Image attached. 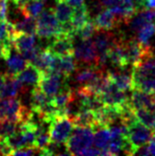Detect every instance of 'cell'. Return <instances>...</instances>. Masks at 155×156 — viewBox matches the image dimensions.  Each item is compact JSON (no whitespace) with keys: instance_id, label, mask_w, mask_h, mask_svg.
I'll return each mask as SVG.
<instances>
[{"instance_id":"9","label":"cell","mask_w":155,"mask_h":156,"mask_svg":"<svg viewBox=\"0 0 155 156\" xmlns=\"http://www.w3.org/2000/svg\"><path fill=\"white\" fill-rule=\"evenodd\" d=\"M98 97L104 106L123 108V107L128 105V96L112 82L103 92L98 95Z\"/></svg>"},{"instance_id":"41","label":"cell","mask_w":155,"mask_h":156,"mask_svg":"<svg viewBox=\"0 0 155 156\" xmlns=\"http://www.w3.org/2000/svg\"><path fill=\"white\" fill-rule=\"evenodd\" d=\"M154 133H155V129H154Z\"/></svg>"},{"instance_id":"35","label":"cell","mask_w":155,"mask_h":156,"mask_svg":"<svg viewBox=\"0 0 155 156\" xmlns=\"http://www.w3.org/2000/svg\"><path fill=\"white\" fill-rule=\"evenodd\" d=\"M147 148H148L149 155H155V134L147 143Z\"/></svg>"},{"instance_id":"10","label":"cell","mask_w":155,"mask_h":156,"mask_svg":"<svg viewBox=\"0 0 155 156\" xmlns=\"http://www.w3.org/2000/svg\"><path fill=\"white\" fill-rule=\"evenodd\" d=\"M73 55L76 60L82 61L83 63L88 65H98V55L91 39L81 40L77 46H74Z\"/></svg>"},{"instance_id":"30","label":"cell","mask_w":155,"mask_h":156,"mask_svg":"<svg viewBox=\"0 0 155 156\" xmlns=\"http://www.w3.org/2000/svg\"><path fill=\"white\" fill-rule=\"evenodd\" d=\"M136 120L140 124L144 125L148 128L155 129V115L150 110L146 109H139L134 111Z\"/></svg>"},{"instance_id":"25","label":"cell","mask_w":155,"mask_h":156,"mask_svg":"<svg viewBox=\"0 0 155 156\" xmlns=\"http://www.w3.org/2000/svg\"><path fill=\"white\" fill-rule=\"evenodd\" d=\"M110 79L113 84H115L122 91H129L132 89V74H128L125 72H112L108 71Z\"/></svg>"},{"instance_id":"16","label":"cell","mask_w":155,"mask_h":156,"mask_svg":"<svg viewBox=\"0 0 155 156\" xmlns=\"http://www.w3.org/2000/svg\"><path fill=\"white\" fill-rule=\"evenodd\" d=\"M73 126H84V128H92L93 130L97 129V121L95 113L91 110L80 109L70 118Z\"/></svg>"},{"instance_id":"13","label":"cell","mask_w":155,"mask_h":156,"mask_svg":"<svg viewBox=\"0 0 155 156\" xmlns=\"http://www.w3.org/2000/svg\"><path fill=\"white\" fill-rule=\"evenodd\" d=\"M132 93L128 98V104L133 111L139 109H146L155 100V94L142 91L138 89H132Z\"/></svg>"},{"instance_id":"21","label":"cell","mask_w":155,"mask_h":156,"mask_svg":"<svg viewBox=\"0 0 155 156\" xmlns=\"http://www.w3.org/2000/svg\"><path fill=\"white\" fill-rule=\"evenodd\" d=\"M52 12L60 24L70 22L73 8L69 5L66 0H55V5L52 9Z\"/></svg>"},{"instance_id":"22","label":"cell","mask_w":155,"mask_h":156,"mask_svg":"<svg viewBox=\"0 0 155 156\" xmlns=\"http://www.w3.org/2000/svg\"><path fill=\"white\" fill-rule=\"evenodd\" d=\"M89 20H90L89 9H88V7L85 5V3L82 4V5H79L73 8V13H72L70 22L75 31V34H76V31L82 26H84Z\"/></svg>"},{"instance_id":"26","label":"cell","mask_w":155,"mask_h":156,"mask_svg":"<svg viewBox=\"0 0 155 156\" xmlns=\"http://www.w3.org/2000/svg\"><path fill=\"white\" fill-rule=\"evenodd\" d=\"M103 71L99 68V65H89L77 73L75 76V81L80 85H85L95 79Z\"/></svg>"},{"instance_id":"36","label":"cell","mask_w":155,"mask_h":156,"mask_svg":"<svg viewBox=\"0 0 155 156\" xmlns=\"http://www.w3.org/2000/svg\"><path fill=\"white\" fill-rule=\"evenodd\" d=\"M66 1L68 2V4L70 5L72 8L74 7H77L79 5H82V4H84L85 0H66Z\"/></svg>"},{"instance_id":"39","label":"cell","mask_w":155,"mask_h":156,"mask_svg":"<svg viewBox=\"0 0 155 156\" xmlns=\"http://www.w3.org/2000/svg\"><path fill=\"white\" fill-rule=\"evenodd\" d=\"M148 110H150V111H151V112L155 115V100L152 102V103H151V105H150L149 107H148V108H147Z\"/></svg>"},{"instance_id":"32","label":"cell","mask_w":155,"mask_h":156,"mask_svg":"<svg viewBox=\"0 0 155 156\" xmlns=\"http://www.w3.org/2000/svg\"><path fill=\"white\" fill-rule=\"evenodd\" d=\"M50 143H51V138H50V135L48 133V130L41 129L38 131V133L36 135L33 146L38 150V153H40V151H42L43 149L46 148Z\"/></svg>"},{"instance_id":"19","label":"cell","mask_w":155,"mask_h":156,"mask_svg":"<svg viewBox=\"0 0 155 156\" xmlns=\"http://www.w3.org/2000/svg\"><path fill=\"white\" fill-rule=\"evenodd\" d=\"M23 88V84L14 75L6 72L5 83L0 90V98H14L19 94L20 90Z\"/></svg>"},{"instance_id":"5","label":"cell","mask_w":155,"mask_h":156,"mask_svg":"<svg viewBox=\"0 0 155 156\" xmlns=\"http://www.w3.org/2000/svg\"><path fill=\"white\" fill-rule=\"evenodd\" d=\"M30 114L22 102L16 98H5L0 101V119H7L21 124L25 122Z\"/></svg>"},{"instance_id":"12","label":"cell","mask_w":155,"mask_h":156,"mask_svg":"<svg viewBox=\"0 0 155 156\" xmlns=\"http://www.w3.org/2000/svg\"><path fill=\"white\" fill-rule=\"evenodd\" d=\"M44 71L41 70L32 62H27L26 66L21 71L14 74V76L21 82L22 84H26L29 86H38L40 80L44 75Z\"/></svg>"},{"instance_id":"20","label":"cell","mask_w":155,"mask_h":156,"mask_svg":"<svg viewBox=\"0 0 155 156\" xmlns=\"http://www.w3.org/2000/svg\"><path fill=\"white\" fill-rule=\"evenodd\" d=\"M129 20V28L132 31H138L139 29L149 22H155V10L144 9L136 12Z\"/></svg>"},{"instance_id":"37","label":"cell","mask_w":155,"mask_h":156,"mask_svg":"<svg viewBox=\"0 0 155 156\" xmlns=\"http://www.w3.org/2000/svg\"><path fill=\"white\" fill-rule=\"evenodd\" d=\"M102 5L106 6L107 8H111L113 5H115V3L118 1V0H100Z\"/></svg>"},{"instance_id":"31","label":"cell","mask_w":155,"mask_h":156,"mask_svg":"<svg viewBox=\"0 0 155 156\" xmlns=\"http://www.w3.org/2000/svg\"><path fill=\"white\" fill-rule=\"evenodd\" d=\"M20 124L7 119H0V138H6L16 133Z\"/></svg>"},{"instance_id":"23","label":"cell","mask_w":155,"mask_h":156,"mask_svg":"<svg viewBox=\"0 0 155 156\" xmlns=\"http://www.w3.org/2000/svg\"><path fill=\"white\" fill-rule=\"evenodd\" d=\"M77 69V61L74 55H68L62 57H58V70L65 77L69 78Z\"/></svg>"},{"instance_id":"40","label":"cell","mask_w":155,"mask_h":156,"mask_svg":"<svg viewBox=\"0 0 155 156\" xmlns=\"http://www.w3.org/2000/svg\"><path fill=\"white\" fill-rule=\"evenodd\" d=\"M24 1H25V0H12V2H13L17 7H18L19 5H21V4H22Z\"/></svg>"},{"instance_id":"18","label":"cell","mask_w":155,"mask_h":156,"mask_svg":"<svg viewBox=\"0 0 155 156\" xmlns=\"http://www.w3.org/2000/svg\"><path fill=\"white\" fill-rule=\"evenodd\" d=\"M93 134V144L101 151V155H109L108 146L111 140V133L107 126L98 128Z\"/></svg>"},{"instance_id":"6","label":"cell","mask_w":155,"mask_h":156,"mask_svg":"<svg viewBox=\"0 0 155 156\" xmlns=\"http://www.w3.org/2000/svg\"><path fill=\"white\" fill-rule=\"evenodd\" d=\"M154 134V129L140 124L136 120L128 126L126 139H128L130 146L132 147L133 151L136 152L138 147L147 144Z\"/></svg>"},{"instance_id":"33","label":"cell","mask_w":155,"mask_h":156,"mask_svg":"<svg viewBox=\"0 0 155 156\" xmlns=\"http://www.w3.org/2000/svg\"><path fill=\"white\" fill-rule=\"evenodd\" d=\"M95 32H96V28L94 26L93 21L89 20L84 26H82L76 31L75 37H79L80 40L91 39L94 36V34H95Z\"/></svg>"},{"instance_id":"3","label":"cell","mask_w":155,"mask_h":156,"mask_svg":"<svg viewBox=\"0 0 155 156\" xmlns=\"http://www.w3.org/2000/svg\"><path fill=\"white\" fill-rule=\"evenodd\" d=\"M36 20V35L40 38L50 39L62 34L60 23L55 18L52 9L43 10Z\"/></svg>"},{"instance_id":"27","label":"cell","mask_w":155,"mask_h":156,"mask_svg":"<svg viewBox=\"0 0 155 156\" xmlns=\"http://www.w3.org/2000/svg\"><path fill=\"white\" fill-rule=\"evenodd\" d=\"M5 60L8 69L7 73L11 75H14L19 71H21L27 64V60L18 51H16V53H10V55Z\"/></svg>"},{"instance_id":"14","label":"cell","mask_w":155,"mask_h":156,"mask_svg":"<svg viewBox=\"0 0 155 156\" xmlns=\"http://www.w3.org/2000/svg\"><path fill=\"white\" fill-rule=\"evenodd\" d=\"M117 16L112 12L110 8L100 11L93 20V24L96 31H111L119 24Z\"/></svg>"},{"instance_id":"29","label":"cell","mask_w":155,"mask_h":156,"mask_svg":"<svg viewBox=\"0 0 155 156\" xmlns=\"http://www.w3.org/2000/svg\"><path fill=\"white\" fill-rule=\"evenodd\" d=\"M155 35V23L149 22L142 26L137 31V38L136 40L143 46L149 44V41Z\"/></svg>"},{"instance_id":"17","label":"cell","mask_w":155,"mask_h":156,"mask_svg":"<svg viewBox=\"0 0 155 156\" xmlns=\"http://www.w3.org/2000/svg\"><path fill=\"white\" fill-rule=\"evenodd\" d=\"M36 36L26 33H16L12 38V46L18 52H22L30 50L37 46Z\"/></svg>"},{"instance_id":"8","label":"cell","mask_w":155,"mask_h":156,"mask_svg":"<svg viewBox=\"0 0 155 156\" xmlns=\"http://www.w3.org/2000/svg\"><path fill=\"white\" fill-rule=\"evenodd\" d=\"M125 51V58L126 66L133 67L138 61H139L142 56L150 50H152L151 47L147 44V46H143L137 40L132 39V40H122Z\"/></svg>"},{"instance_id":"28","label":"cell","mask_w":155,"mask_h":156,"mask_svg":"<svg viewBox=\"0 0 155 156\" xmlns=\"http://www.w3.org/2000/svg\"><path fill=\"white\" fill-rule=\"evenodd\" d=\"M14 24L16 33H26V34L36 35L37 29V20L31 16L23 15V18Z\"/></svg>"},{"instance_id":"38","label":"cell","mask_w":155,"mask_h":156,"mask_svg":"<svg viewBox=\"0 0 155 156\" xmlns=\"http://www.w3.org/2000/svg\"><path fill=\"white\" fill-rule=\"evenodd\" d=\"M5 80H6V73L0 72V90H1L4 83H5Z\"/></svg>"},{"instance_id":"24","label":"cell","mask_w":155,"mask_h":156,"mask_svg":"<svg viewBox=\"0 0 155 156\" xmlns=\"http://www.w3.org/2000/svg\"><path fill=\"white\" fill-rule=\"evenodd\" d=\"M44 0H25L21 5L18 6V9L21 11L22 15L37 18L44 10Z\"/></svg>"},{"instance_id":"7","label":"cell","mask_w":155,"mask_h":156,"mask_svg":"<svg viewBox=\"0 0 155 156\" xmlns=\"http://www.w3.org/2000/svg\"><path fill=\"white\" fill-rule=\"evenodd\" d=\"M65 79L66 78L60 73L44 72L42 79L39 82L38 87L46 95L51 98L67 87V85L65 84Z\"/></svg>"},{"instance_id":"11","label":"cell","mask_w":155,"mask_h":156,"mask_svg":"<svg viewBox=\"0 0 155 156\" xmlns=\"http://www.w3.org/2000/svg\"><path fill=\"white\" fill-rule=\"evenodd\" d=\"M52 55L62 57L68 55H73L74 51V39L66 35H58L54 38V41L47 48Z\"/></svg>"},{"instance_id":"4","label":"cell","mask_w":155,"mask_h":156,"mask_svg":"<svg viewBox=\"0 0 155 156\" xmlns=\"http://www.w3.org/2000/svg\"><path fill=\"white\" fill-rule=\"evenodd\" d=\"M73 129L71 119L68 116H55L48 122V133L51 141L64 144Z\"/></svg>"},{"instance_id":"34","label":"cell","mask_w":155,"mask_h":156,"mask_svg":"<svg viewBox=\"0 0 155 156\" xmlns=\"http://www.w3.org/2000/svg\"><path fill=\"white\" fill-rule=\"evenodd\" d=\"M11 52H12V50L6 48L5 47L3 46V44L0 42V58L7 59V57L10 55Z\"/></svg>"},{"instance_id":"2","label":"cell","mask_w":155,"mask_h":156,"mask_svg":"<svg viewBox=\"0 0 155 156\" xmlns=\"http://www.w3.org/2000/svg\"><path fill=\"white\" fill-rule=\"evenodd\" d=\"M93 129L84 126H73L70 135L64 142L65 149L70 155H82L93 145Z\"/></svg>"},{"instance_id":"1","label":"cell","mask_w":155,"mask_h":156,"mask_svg":"<svg viewBox=\"0 0 155 156\" xmlns=\"http://www.w3.org/2000/svg\"><path fill=\"white\" fill-rule=\"evenodd\" d=\"M132 89L155 94V56L152 50L147 51L132 67Z\"/></svg>"},{"instance_id":"15","label":"cell","mask_w":155,"mask_h":156,"mask_svg":"<svg viewBox=\"0 0 155 156\" xmlns=\"http://www.w3.org/2000/svg\"><path fill=\"white\" fill-rule=\"evenodd\" d=\"M110 9L117 16L120 23H128L130 18L137 12L133 0H118L115 5H113Z\"/></svg>"}]
</instances>
